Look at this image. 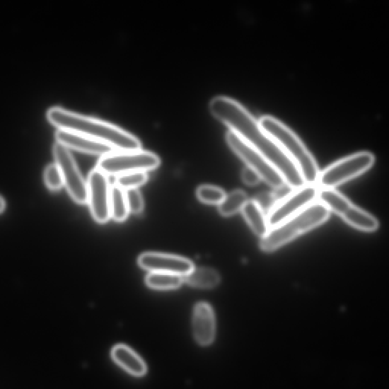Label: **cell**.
<instances>
[{
    "label": "cell",
    "instance_id": "1",
    "mask_svg": "<svg viewBox=\"0 0 389 389\" xmlns=\"http://www.w3.org/2000/svg\"><path fill=\"white\" fill-rule=\"evenodd\" d=\"M209 110L230 131L260 152L281 174L286 186L296 190L306 185L295 163L262 129L259 120L239 102L228 97L217 96L210 101Z\"/></svg>",
    "mask_w": 389,
    "mask_h": 389
},
{
    "label": "cell",
    "instance_id": "2",
    "mask_svg": "<svg viewBox=\"0 0 389 389\" xmlns=\"http://www.w3.org/2000/svg\"><path fill=\"white\" fill-rule=\"evenodd\" d=\"M47 118L58 129L73 132L105 143L116 151L141 149V145L138 138L104 120L79 115L59 107L50 108Z\"/></svg>",
    "mask_w": 389,
    "mask_h": 389
},
{
    "label": "cell",
    "instance_id": "3",
    "mask_svg": "<svg viewBox=\"0 0 389 389\" xmlns=\"http://www.w3.org/2000/svg\"><path fill=\"white\" fill-rule=\"evenodd\" d=\"M262 129L279 146L299 170L306 185L317 186L320 169L311 152L296 133L270 116L259 120Z\"/></svg>",
    "mask_w": 389,
    "mask_h": 389
},
{
    "label": "cell",
    "instance_id": "4",
    "mask_svg": "<svg viewBox=\"0 0 389 389\" xmlns=\"http://www.w3.org/2000/svg\"><path fill=\"white\" fill-rule=\"evenodd\" d=\"M330 211L315 201L298 214L269 229L260 243L261 250L272 252L301 235L323 224L330 219Z\"/></svg>",
    "mask_w": 389,
    "mask_h": 389
},
{
    "label": "cell",
    "instance_id": "5",
    "mask_svg": "<svg viewBox=\"0 0 389 389\" xmlns=\"http://www.w3.org/2000/svg\"><path fill=\"white\" fill-rule=\"evenodd\" d=\"M317 201L358 231L372 233L380 228V222L371 214L355 206L335 189H320Z\"/></svg>",
    "mask_w": 389,
    "mask_h": 389
},
{
    "label": "cell",
    "instance_id": "6",
    "mask_svg": "<svg viewBox=\"0 0 389 389\" xmlns=\"http://www.w3.org/2000/svg\"><path fill=\"white\" fill-rule=\"evenodd\" d=\"M376 158L373 153L363 151L332 163L320 173L317 187L319 189H335L372 168Z\"/></svg>",
    "mask_w": 389,
    "mask_h": 389
},
{
    "label": "cell",
    "instance_id": "7",
    "mask_svg": "<svg viewBox=\"0 0 389 389\" xmlns=\"http://www.w3.org/2000/svg\"><path fill=\"white\" fill-rule=\"evenodd\" d=\"M156 153L147 151H115L101 157L98 168L106 175H120L132 172H146L160 166Z\"/></svg>",
    "mask_w": 389,
    "mask_h": 389
},
{
    "label": "cell",
    "instance_id": "8",
    "mask_svg": "<svg viewBox=\"0 0 389 389\" xmlns=\"http://www.w3.org/2000/svg\"><path fill=\"white\" fill-rule=\"evenodd\" d=\"M226 141L229 147L248 166V168L257 173L262 180L274 189H279L286 183L281 174L260 152L245 143L232 131L226 134Z\"/></svg>",
    "mask_w": 389,
    "mask_h": 389
},
{
    "label": "cell",
    "instance_id": "9",
    "mask_svg": "<svg viewBox=\"0 0 389 389\" xmlns=\"http://www.w3.org/2000/svg\"><path fill=\"white\" fill-rule=\"evenodd\" d=\"M319 190L317 186L304 185L294 190L288 196L276 202L266 216L269 228L276 226L310 206L317 201Z\"/></svg>",
    "mask_w": 389,
    "mask_h": 389
},
{
    "label": "cell",
    "instance_id": "10",
    "mask_svg": "<svg viewBox=\"0 0 389 389\" xmlns=\"http://www.w3.org/2000/svg\"><path fill=\"white\" fill-rule=\"evenodd\" d=\"M56 163L62 172L64 185L70 196L79 204L88 202L87 183L81 176L70 150L56 142L53 147Z\"/></svg>",
    "mask_w": 389,
    "mask_h": 389
},
{
    "label": "cell",
    "instance_id": "11",
    "mask_svg": "<svg viewBox=\"0 0 389 389\" xmlns=\"http://www.w3.org/2000/svg\"><path fill=\"white\" fill-rule=\"evenodd\" d=\"M88 201L93 218L98 223H105L110 218V187L108 176L98 168L92 170L89 174Z\"/></svg>",
    "mask_w": 389,
    "mask_h": 389
},
{
    "label": "cell",
    "instance_id": "12",
    "mask_svg": "<svg viewBox=\"0 0 389 389\" xmlns=\"http://www.w3.org/2000/svg\"><path fill=\"white\" fill-rule=\"evenodd\" d=\"M138 262L142 269L151 272H166L183 277L194 269L193 263L188 259L159 252L143 253L139 257Z\"/></svg>",
    "mask_w": 389,
    "mask_h": 389
},
{
    "label": "cell",
    "instance_id": "13",
    "mask_svg": "<svg viewBox=\"0 0 389 389\" xmlns=\"http://www.w3.org/2000/svg\"><path fill=\"white\" fill-rule=\"evenodd\" d=\"M55 137L57 142L67 149L90 153V155L103 157L116 151L105 143L73 132L58 129Z\"/></svg>",
    "mask_w": 389,
    "mask_h": 389
},
{
    "label": "cell",
    "instance_id": "14",
    "mask_svg": "<svg viewBox=\"0 0 389 389\" xmlns=\"http://www.w3.org/2000/svg\"><path fill=\"white\" fill-rule=\"evenodd\" d=\"M192 329L194 339L200 345L207 346L214 341L216 336V316L209 303L200 302L194 306Z\"/></svg>",
    "mask_w": 389,
    "mask_h": 389
},
{
    "label": "cell",
    "instance_id": "15",
    "mask_svg": "<svg viewBox=\"0 0 389 389\" xmlns=\"http://www.w3.org/2000/svg\"><path fill=\"white\" fill-rule=\"evenodd\" d=\"M112 359L128 373L141 377L145 376L148 368L142 358L129 347L117 344L112 347Z\"/></svg>",
    "mask_w": 389,
    "mask_h": 389
},
{
    "label": "cell",
    "instance_id": "16",
    "mask_svg": "<svg viewBox=\"0 0 389 389\" xmlns=\"http://www.w3.org/2000/svg\"><path fill=\"white\" fill-rule=\"evenodd\" d=\"M241 212L252 232L257 236L262 238L268 232L267 216L255 199L248 200Z\"/></svg>",
    "mask_w": 389,
    "mask_h": 389
},
{
    "label": "cell",
    "instance_id": "17",
    "mask_svg": "<svg viewBox=\"0 0 389 389\" xmlns=\"http://www.w3.org/2000/svg\"><path fill=\"white\" fill-rule=\"evenodd\" d=\"M184 282L202 289L216 288L221 281L219 272L210 268L194 269L190 274L184 276Z\"/></svg>",
    "mask_w": 389,
    "mask_h": 389
},
{
    "label": "cell",
    "instance_id": "18",
    "mask_svg": "<svg viewBox=\"0 0 389 389\" xmlns=\"http://www.w3.org/2000/svg\"><path fill=\"white\" fill-rule=\"evenodd\" d=\"M146 282L153 289L174 290L184 283V278L178 274L151 272L147 275Z\"/></svg>",
    "mask_w": 389,
    "mask_h": 389
},
{
    "label": "cell",
    "instance_id": "19",
    "mask_svg": "<svg viewBox=\"0 0 389 389\" xmlns=\"http://www.w3.org/2000/svg\"><path fill=\"white\" fill-rule=\"evenodd\" d=\"M126 191L114 185L110 187V217L121 222L127 219L129 214Z\"/></svg>",
    "mask_w": 389,
    "mask_h": 389
},
{
    "label": "cell",
    "instance_id": "20",
    "mask_svg": "<svg viewBox=\"0 0 389 389\" xmlns=\"http://www.w3.org/2000/svg\"><path fill=\"white\" fill-rule=\"evenodd\" d=\"M248 194L243 190H235L226 194L219 206V210L223 217H231L242 211L248 201Z\"/></svg>",
    "mask_w": 389,
    "mask_h": 389
},
{
    "label": "cell",
    "instance_id": "21",
    "mask_svg": "<svg viewBox=\"0 0 389 389\" xmlns=\"http://www.w3.org/2000/svg\"><path fill=\"white\" fill-rule=\"evenodd\" d=\"M147 180L148 175L146 172H132L118 175L116 178L115 185L124 190L137 189L145 184Z\"/></svg>",
    "mask_w": 389,
    "mask_h": 389
},
{
    "label": "cell",
    "instance_id": "22",
    "mask_svg": "<svg viewBox=\"0 0 389 389\" xmlns=\"http://www.w3.org/2000/svg\"><path fill=\"white\" fill-rule=\"evenodd\" d=\"M226 197L224 191L217 187L203 185L197 190V197L204 203L209 204H219Z\"/></svg>",
    "mask_w": 389,
    "mask_h": 389
},
{
    "label": "cell",
    "instance_id": "23",
    "mask_svg": "<svg viewBox=\"0 0 389 389\" xmlns=\"http://www.w3.org/2000/svg\"><path fill=\"white\" fill-rule=\"evenodd\" d=\"M45 181L47 187L52 191H57L64 185L62 172L57 163H51L45 170Z\"/></svg>",
    "mask_w": 389,
    "mask_h": 389
},
{
    "label": "cell",
    "instance_id": "24",
    "mask_svg": "<svg viewBox=\"0 0 389 389\" xmlns=\"http://www.w3.org/2000/svg\"><path fill=\"white\" fill-rule=\"evenodd\" d=\"M125 191L129 211L132 214L141 213L144 209V202H143L140 192L137 189Z\"/></svg>",
    "mask_w": 389,
    "mask_h": 389
},
{
    "label": "cell",
    "instance_id": "25",
    "mask_svg": "<svg viewBox=\"0 0 389 389\" xmlns=\"http://www.w3.org/2000/svg\"><path fill=\"white\" fill-rule=\"evenodd\" d=\"M241 179L245 185L249 187L257 186L262 180L258 174L249 168L242 170Z\"/></svg>",
    "mask_w": 389,
    "mask_h": 389
},
{
    "label": "cell",
    "instance_id": "26",
    "mask_svg": "<svg viewBox=\"0 0 389 389\" xmlns=\"http://www.w3.org/2000/svg\"><path fill=\"white\" fill-rule=\"evenodd\" d=\"M6 208V202L4 199L0 197V213H2Z\"/></svg>",
    "mask_w": 389,
    "mask_h": 389
}]
</instances>
